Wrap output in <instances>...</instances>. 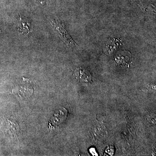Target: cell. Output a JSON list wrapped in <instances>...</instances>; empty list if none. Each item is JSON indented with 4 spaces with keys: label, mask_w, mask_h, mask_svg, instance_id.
I'll return each mask as SVG.
<instances>
[{
    "label": "cell",
    "mask_w": 156,
    "mask_h": 156,
    "mask_svg": "<svg viewBox=\"0 0 156 156\" xmlns=\"http://www.w3.org/2000/svg\"><path fill=\"white\" fill-rule=\"evenodd\" d=\"M51 23L54 27L60 38L66 44L68 47L73 48L77 46V45L71 37L70 36L67 31L65 29L63 24H62L58 20H52L51 21Z\"/></svg>",
    "instance_id": "1"
},
{
    "label": "cell",
    "mask_w": 156,
    "mask_h": 156,
    "mask_svg": "<svg viewBox=\"0 0 156 156\" xmlns=\"http://www.w3.org/2000/svg\"><path fill=\"white\" fill-rule=\"evenodd\" d=\"M17 24L19 31L26 36L33 33V29L31 28L30 23L27 20L20 15L19 18L17 20Z\"/></svg>",
    "instance_id": "2"
},
{
    "label": "cell",
    "mask_w": 156,
    "mask_h": 156,
    "mask_svg": "<svg viewBox=\"0 0 156 156\" xmlns=\"http://www.w3.org/2000/svg\"><path fill=\"white\" fill-rule=\"evenodd\" d=\"M110 43H108L105 45V48H104V50L105 53H108L109 55H110L112 53L116 50L117 48L119 47L120 43L119 41L117 40H111L109 41Z\"/></svg>",
    "instance_id": "3"
},
{
    "label": "cell",
    "mask_w": 156,
    "mask_h": 156,
    "mask_svg": "<svg viewBox=\"0 0 156 156\" xmlns=\"http://www.w3.org/2000/svg\"><path fill=\"white\" fill-rule=\"evenodd\" d=\"M122 53L119 54L116 57V61L119 64L121 65H126L129 63L130 61L126 60V59H131V54L130 53Z\"/></svg>",
    "instance_id": "4"
}]
</instances>
